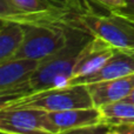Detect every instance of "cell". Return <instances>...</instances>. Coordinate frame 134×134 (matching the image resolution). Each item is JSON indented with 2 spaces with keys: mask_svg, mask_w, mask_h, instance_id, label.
I'll use <instances>...</instances> for the list:
<instances>
[{
  "mask_svg": "<svg viewBox=\"0 0 134 134\" xmlns=\"http://www.w3.org/2000/svg\"><path fill=\"white\" fill-rule=\"evenodd\" d=\"M0 26H1V23H0Z\"/></svg>",
  "mask_w": 134,
  "mask_h": 134,
  "instance_id": "603a6c76",
  "label": "cell"
},
{
  "mask_svg": "<svg viewBox=\"0 0 134 134\" xmlns=\"http://www.w3.org/2000/svg\"><path fill=\"white\" fill-rule=\"evenodd\" d=\"M112 13L119 14V15L125 16V18L134 21V0H125L124 6Z\"/></svg>",
  "mask_w": 134,
  "mask_h": 134,
  "instance_id": "ac0fdd59",
  "label": "cell"
},
{
  "mask_svg": "<svg viewBox=\"0 0 134 134\" xmlns=\"http://www.w3.org/2000/svg\"><path fill=\"white\" fill-rule=\"evenodd\" d=\"M72 19L64 23L24 25V38L11 60L41 61L65 46Z\"/></svg>",
  "mask_w": 134,
  "mask_h": 134,
  "instance_id": "7a4b0ae2",
  "label": "cell"
},
{
  "mask_svg": "<svg viewBox=\"0 0 134 134\" xmlns=\"http://www.w3.org/2000/svg\"><path fill=\"white\" fill-rule=\"evenodd\" d=\"M73 21L88 33L120 51L134 52V21L119 14H98L90 11L74 13Z\"/></svg>",
  "mask_w": 134,
  "mask_h": 134,
  "instance_id": "277c9868",
  "label": "cell"
},
{
  "mask_svg": "<svg viewBox=\"0 0 134 134\" xmlns=\"http://www.w3.org/2000/svg\"><path fill=\"white\" fill-rule=\"evenodd\" d=\"M71 19H61L59 16L49 15V14L26 13L14 7L8 0H0V23L1 24L14 23L20 25H30V24L40 23H64V21H69Z\"/></svg>",
  "mask_w": 134,
  "mask_h": 134,
  "instance_id": "4fadbf2b",
  "label": "cell"
},
{
  "mask_svg": "<svg viewBox=\"0 0 134 134\" xmlns=\"http://www.w3.org/2000/svg\"><path fill=\"white\" fill-rule=\"evenodd\" d=\"M14 7L26 13L49 14L61 19H71L74 11L60 0H8Z\"/></svg>",
  "mask_w": 134,
  "mask_h": 134,
  "instance_id": "7c38bea8",
  "label": "cell"
},
{
  "mask_svg": "<svg viewBox=\"0 0 134 134\" xmlns=\"http://www.w3.org/2000/svg\"><path fill=\"white\" fill-rule=\"evenodd\" d=\"M0 130L14 134H52L46 124V112L33 108H0Z\"/></svg>",
  "mask_w": 134,
  "mask_h": 134,
  "instance_id": "5b68a950",
  "label": "cell"
},
{
  "mask_svg": "<svg viewBox=\"0 0 134 134\" xmlns=\"http://www.w3.org/2000/svg\"><path fill=\"white\" fill-rule=\"evenodd\" d=\"M111 128H108L105 125H98V126H90V127L78 128V130H72L60 134H106Z\"/></svg>",
  "mask_w": 134,
  "mask_h": 134,
  "instance_id": "2e32d148",
  "label": "cell"
},
{
  "mask_svg": "<svg viewBox=\"0 0 134 134\" xmlns=\"http://www.w3.org/2000/svg\"><path fill=\"white\" fill-rule=\"evenodd\" d=\"M26 93H30V86L28 85L21 86V87H18V88H13V90H9V91L0 92V108L6 106L12 100L23 97Z\"/></svg>",
  "mask_w": 134,
  "mask_h": 134,
  "instance_id": "9a60e30c",
  "label": "cell"
},
{
  "mask_svg": "<svg viewBox=\"0 0 134 134\" xmlns=\"http://www.w3.org/2000/svg\"><path fill=\"white\" fill-rule=\"evenodd\" d=\"M24 38V25L14 23L0 26V64L12 59Z\"/></svg>",
  "mask_w": 134,
  "mask_h": 134,
  "instance_id": "5bb4252c",
  "label": "cell"
},
{
  "mask_svg": "<svg viewBox=\"0 0 134 134\" xmlns=\"http://www.w3.org/2000/svg\"><path fill=\"white\" fill-rule=\"evenodd\" d=\"M91 38L92 34L76 25L72 16L67 42L54 54L39 61L28 78L30 92L68 85L73 75V68L79 53Z\"/></svg>",
  "mask_w": 134,
  "mask_h": 134,
  "instance_id": "6da1fadb",
  "label": "cell"
},
{
  "mask_svg": "<svg viewBox=\"0 0 134 134\" xmlns=\"http://www.w3.org/2000/svg\"><path fill=\"white\" fill-rule=\"evenodd\" d=\"M46 124L52 134H60L72 130L102 125V121L99 107L92 106L58 112H46Z\"/></svg>",
  "mask_w": 134,
  "mask_h": 134,
  "instance_id": "8992f818",
  "label": "cell"
},
{
  "mask_svg": "<svg viewBox=\"0 0 134 134\" xmlns=\"http://www.w3.org/2000/svg\"><path fill=\"white\" fill-rule=\"evenodd\" d=\"M124 101H127V102H131V104H134V91L132 93H131L130 95H128L127 98H126Z\"/></svg>",
  "mask_w": 134,
  "mask_h": 134,
  "instance_id": "ffe728a7",
  "label": "cell"
},
{
  "mask_svg": "<svg viewBox=\"0 0 134 134\" xmlns=\"http://www.w3.org/2000/svg\"><path fill=\"white\" fill-rule=\"evenodd\" d=\"M114 52H115L114 47H112L100 38L92 35V38L86 42V45L79 53L75 66L73 68V75L68 85L98 72L108 61Z\"/></svg>",
  "mask_w": 134,
  "mask_h": 134,
  "instance_id": "52a82bcc",
  "label": "cell"
},
{
  "mask_svg": "<svg viewBox=\"0 0 134 134\" xmlns=\"http://www.w3.org/2000/svg\"><path fill=\"white\" fill-rule=\"evenodd\" d=\"M94 106L87 85L69 83L63 87H54L38 92H30L16 98L4 107L33 108L45 112H58L72 108H85Z\"/></svg>",
  "mask_w": 134,
  "mask_h": 134,
  "instance_id": "3957f363",
  "label": "cell"
},
{
  "mask_svg": "<svg viewBox=\"0 0 134 134\" xmlns=\"http://www.w3.org/2000/svg\"><path fill=\"white\" fill-rule=\"evenodd\" d=\"M94 106L122 101L134 91V74L87 85Z\"/></svg>",
  "mask_w": 134,
  "mask_h": 134,
  "instance_id": "ba28073f",
  "label": "cell"
},
{
  "mask_svg": "<svg viewBox=\"0 0 134 134\" xmlns=\"http://www.w3.org/2000/svg\"><path fill=\"white\" fill-rule=\"evenodd\" d=\"M39 61L8 60L0 64V92L28 85V78Z\"/></svg>",
  "mask_w": 134,
  "mask_h": 134,
  "instance_id": "8fae6325",
  "label": "cell"
},
{
  "mask_svg": "<svg viewBox=\"0 0 134 134\" xmlns=\"http://www.w3.org/2000/svg\"><path fill=\"white\" fill-rule=\"evenodd\" d=\"M91 1L99 5L100 7L105 8L107 12H114L124 6L125 0H91Z\"/></svg>",
  "mask_w": 134,
  "mask_h": 134,
  "instance_id": "e0dca14e",
  "label": "cell"
},
{
  "mask_svg": "<svg viewBox=\"0 0 134 134\" xmlns=\"http://www.w3.org/2000/svg\"><path fill=\"white\" fill-rule=\"evenodd\" d=\"M102 125L126 134H134V104L116 101L100 106Z\"/></svg>",
  "mask_w": 134,
  "mask_h": 134,
  "instance_id": "30bf717a",
  "label": "cell"
},
{
  "mask_svg": "<svg viewBox=\"0 0 134 134\" xmlns=\"http://www.w3.org/2000/svg\"><path fill=\"white\" fill-rule=\"evenodd\" d=\"M131 74H134V52L115 49L114 54L99 71L73 83L88 85V83L99 82V81L122 78Z\"/></svg>",
  "mask_w": 134,
  "mask_h": 134,
  "instance_id": "9c48e42d",
  "label": "cell"
},
{
  "mask_svg": "<svg viewBox=\"0 0 134 134\" xmlns=\"http://www.w3.org/2000/svg\"><path fill=\"white\" fill-rule=\"evenodd\" d=\"M106 134H125V133L120 132V131H116V130H109Z\"/></svg>",
  "mask_w": 134,
  "mask_h": 134,
  "instance_id": "44dd1931",
  "label": "cell"
},
{
  "mask_svg": "<svg viewBox=\"0 0 134 134\" xmlns=\"http://www.w3.org/2000/svg\"><path fill=\"white\" fill-rule=\"evenodd\" d=\"M0 134H14V133H9V132H5V131L0 130Z\"/></svg>",
  "mask_w": 134,
  "mask_h": 134,
  "instance_id": "7402d4cb",
  "label": "cell"
},
{
  "mask_svg": "<svg viewBox=\"0 0 134 134\" xmlns=\"http://www.w3.org/2000/svg\"><path fill=\"white\" fill-rule=\"evenodd\" d=\"M61 2L66 4L72 11H74L75 13H82V12L90 11L88 7H85L82 4V0H60Z\"/></svg>",
  "mask_w": 134,
  "mask_h": 134,
  "instance_id": "d6986e66",
  "label": "cell"
}]
</instances>
